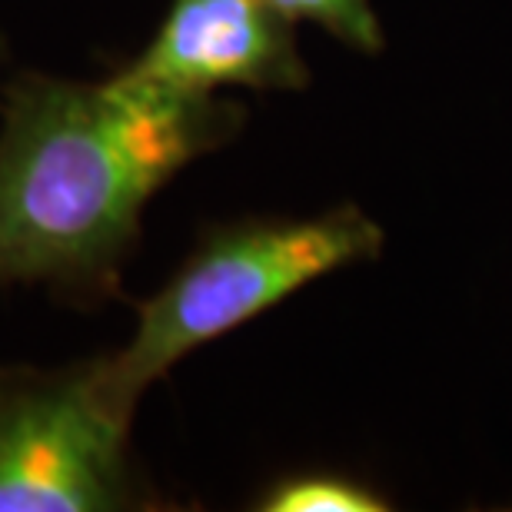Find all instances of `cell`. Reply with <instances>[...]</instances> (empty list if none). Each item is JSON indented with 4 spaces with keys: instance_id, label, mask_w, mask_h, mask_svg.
I'll use <instances>...</instances> for the list:
<instances>
[{
    "instance_id": "obj_1",
    "label": "cell",
    "mask_w": 512,
    "mask_h": 512,
    "mask_svg": "<svg viewBox=\"0 0 512 512\" xmlns=\"http://www.w3.org/2000/svg\"><path fill=\"white\" fill-rule=\"evenodd\" d=\"M247 107L110 70H10L0 84V293L94 313L124 296L150 203L243 133Z\"/></svg>"
},
{
    "instance_id": "obj_2",
    "label": "cell",
    "mask_w": 512,
    "mask_h": 512,
    "mask_svg": "<svg viewBox=\"0 0 512 512\" xmlns=\"http://www.w3.org/2000/svg\"><path fill=\"white\" fill-rule=\"evenodd\" d=\"M386 233L356 203L306 217H237L213 223L147 300L130 336L97 353L107 396L137 419L150 386L203 346L227 340L336 270L370 263Z\"/></svg>"
},
{
    "instance_id": "obj_3",
    "label": "cell",
    "mask_w": 512,
    "mask_h": 512,
    "mask_svg": "<svg viewBox=\"0 0 512 512\" xmlns=\"http://www.w3.org/2000/svg\"><path fill=\"white\" fill-rule=\"evenodd\" d=\"M167 509L100 360L0 363V512Z\"/></svg>"
},
{
    "instance_id": "obj_4",
    "label": "cell",
    "mask_w": 512,
    "mask_h": 512,
    "mask_svg": "<svg viewBox=\"0 0 512 512\" xmlns=\"http://www.w3.org/2000/svg\"><path fill=\"white\" fill-rule=\"evenodd\" d=\"M114 70L207 97L223 90L300 94L313 80L296 24L270 0H170L147 44Z\"/></svg>"
},
{
    "instance_id": "obj_5",
    "label": "cell",
    "mask_w": 512,
    "mask_h": 512,
    "mask_svg": "<svg viewBox=\"0 0 512 512\" xmlns=\"http://www.w3.org/2000/svg\"><path fill=\"white\" fill-rule=\"evenodd\" d=\"M393 503L343 469H286L253 496L256 512H383Z\"/></svg>"
},
{
    "instance_id": "obj_6",
    "label": "cell",
    "mask_w": 512,
    "mask_h": 512,
    "mask_svg": "<svg viewBox=\"0 0 512 512\" xmlns=\"http://www.w3.org/2000/svg\"><path fill=\"white\" fill-rule=\"evenodd\" d=\"M286 20L326 30L356 54H383L386 37L370 0H270Z\"/></svg>"
},
{
    "instance_id": "obj_7",
    "label": "cell",
    "mask_w": 512,
    "mask_h": 512,
    "mask_svg": "<svg viewBox=\"0 0 512 512\" xmlns=\"http://www.w3.org/2000/svg\"><path fill=\"white\" fill-rule=\"evenodd\" d=\"M10 64H14V54H10V40H7L4 30H0V84H4L7 74H10V70H14Z\"/></svg>"
}]
</instances>
